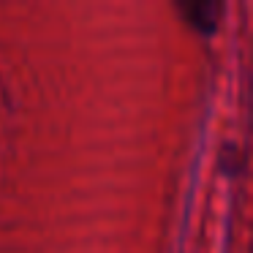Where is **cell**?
I'll use <instances>...</instances> for the list:
<instances>
[{
	"instance_id": "cell-1",
	"label": "cell",
	"mask_w": 253,
	"mask_h": 253,
	"mask_svg": "<svg viewBox=\"0 0 253 253\" xmlns=\"http://www.w3.org/2000/svg\"><path fill=\"white\" fill-rule=\"evenodd\" d=\"M177 8L182 11V17L193 25L202 33H212L220 22V14H223V3H215V0H191V3H177Z\"/></svg>"
}]
</instances>
